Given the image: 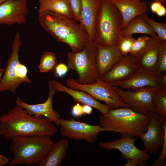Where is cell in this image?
Returning <instances> with one entry per match:
<instances>
[{
  "label": "cell",
  "mask_w": 166,
  "mask_h": 166,
  "mask_svg": "<svg viewBox=\"0 0 166 166\" xmlns=\"http://www.w3.org/2000/svg\"><path fill=\"white\" fill-rule=\"evenodd\" d=\"M95 62L100 78L108 72L123 56L117 45L104 46L96 45Z\"/></svg>",
  "instance_id": "obj_17"
},
{
  "label": "cell",
  "mask_w": 166,
  "mask_h": 166,
  "mask_svg": "<svg viewBox=\"0 0 166 166\" xmlns=\"http://www.w3.org/2000/svg\"><path fill=\"white\" fill-rule=\"evenodd\" d=\"M149 121L147 115L136 113L129 108L110 109L99 118V125L111 132L124 133L139 137L146 130Z\"/></svg>",
  "instance_id": "obj_4"
},
{
  "label": "cell",
  "mask_w": 166,
  "mask_h": 166,
  "mask_svg": "<svg viewBox=\"0 0 166 166\" xmlns=\"http://www.w3.org/2000/svg\"><path fill=\"white\" fill-rule=\"evenodd\" d=\"M69 1L73 19L79 22L82 7L81 0H69Z\"/></svg>",
  "instance_id": "obj_33"
},
{
  "label": "cell",
  "mask_w": 166,
  "mask_h": 166,
  "mask_svg": "<svg viewBox=\"0 0 166 166\" xmlns=\"http://www.w3.org/2000/svg\"><path fill=\"white\" fill-rule=\"evenodd\" d=\"M49 94L46 101L44 103L34 105L24 102L19 97L15 101L16 105L26 110L30 115L37 117L44 116L52 121L57 126H59L61 118L59 113L53 109L52 101L54 95L56 92L51 83L48 82Z\"/></svg>",
  "instance_id": "obj_15"
},
{
  "label": "cell",
  "mask_w": 166,
  "mask_h": 166,
  "mask_svg": "<svg viewBox=\"0 0 166 166\" xmlns=\"http://www.w3.org/2000/svg\"><path fill=\"white\" fill-rule=\"evenodd\" d=\"M113 86L128 107L134 112L144 115H147L149 112H154L153 96L159 86L146 87L132 91L124 90Z\"/></svg>",
  "instance_id": "obj_9"
},
{
  "label": "cell",
  "mask_w": 166,
  "mask_h": 166,
  "mask_svg": "<svg viewBox=\"0 0 166 166\" xmlns=\"http://www.w3.org/2000/svg\"><path fill=\"white\" fill-rule=\"evenodd\" d=\"M22 45L20 34L18 32L13 42L11 53L0 81V93L9 90L15 94L17 88L19 85L17 80L16 73L19 61L18 52Z\"/></svg>",
  "instance_id": "obj_13"
},
{
  "label": "cell",
  "mask_w": 166,
  "mask_h": 166,
  "mask_svg": "<svg viewBox=\"0 0 166 166\" xmlns=\"http://www.w3.org/2000/svg\"><path fill=\"white\" fill-rule=\"evenodd\" d=\"M155 70L160 75L166 73V41L160 49Z\"/></svg>",
  "instance_id": "obj_29"
},
{
  "label": "cell",
  "mask_w": 166,
  "mask_h": 166,
  "mask_svg": "<svg viewBox=\"0 0 166 166\" xmlns=\"http://www.w3.org/2000/svg\"><path fill=\"white\" fill-rule=\"evenodd\" d=\"M28 0H6L0 4V25L27 23Z\"/></svg>",
  "instance_id": "obj_14"
},
{
  "label": "cell",
  "mask_w": 166,
  "mask_h": 166,
  "mask_svg": "<svg viewBox=\"0 0 166 166\" xmlns=\"http://www.w3.org/2000/svg\"><path fill=\"white\" fill-rule=\"evenodd\" d=\"M97 46L94 42L89 41L81 51L67 53V62L69 69L76 72L78 78L75 81L81 84H89L100 79L96 64Z\"/></svg>",
  "instance_id": "obj_6"
},
{
  "label": "cell",
  "mask_w": 166,
  "mask_h": 166,
  "mask_svg": "<svg viewBox=\"0 0 166 166\" xmlns=\"http://www.w3.org/2000/svg\"><path fill=\"white\" fill-rule=\"evenodd\" d=\"M164 135L162 151L160 156L157 160H154L151 166H161L164 164L166 159V120L163 124Z\"/></svg>",
  "instance_id": "obj_32"
},
{
  "label": "cell",
  "mask_w": 166,
  "mask_h": 166,
  "mask_svg": "<svg viewBox=\"0 0 166 166\" xmlns=\"http://www.w3.org/2000/svg\"><path fill=\"white\" fill-rule=\"evenodd\" d=\"M66 84L70 88L85 91L96 100L104 102L111 109L128 108L115 91L113 86L101 79L93 83L81 84L76 82L74 78H69L66 80Z\"/></svg>",
  "instance_id": "obj_7"
},
{
  "label": "cell",
  "mask_w": 166,
  "mask_h": 166,
  "mask_svg": "<svg viewBox=\"0 0 166 166\" xmlns=\"http://www.w3.org/2000/svg\"><path fill=\"white\" fill-rule=\"evenodd\" d=\"M60 133L61 136L75 140H84L93 143L97 139L99 133L104 131L111 132V129L100 125H90L76 121L61 118L60 122Z\"/></svg>",
  "instance_id": "obj_10"
},
{
  "label": "cell",
  "mask_w": 166,
  "mask_h": 166,
  "mask_svg": "<svg viewBox=\"0 0 166 166\" xmlns=\"http://www.w3.org/2000/svg\"><path fill=\"white\" fill-rule=\"evenodd\" d=\"M140 67L136 57L129 53L123 56L122 59L100 79L106 83L112 85L130 79Z\"/></svg>",
  "instance_id": "obj_12"
},
{
  "label": "cell",
  "mask_w": 166,
  "mask_h": 166,
  "mask_svg": "<svg viewBox=\"0 0 166 166\" xmlns=\"http://www.w3.org/2000/svg\"><path fill=\"white\" fill-rule=\"evenodd\" d=\"M38 14L48 10L73 19L69 0H38Z\"/></svg>",
  "instance_id": "obj_23"
},
{
  "label": "cell",
  "mask_w": 166,
  "mask_h": 166,
  "mask_svg": "<svg viewBox=\"0 0 166 166\" xmlns=\"http://www.w3.org/2000/svg\"><path fill=\"white\" fill-rule=\"evenodd\" d=\"M57 62L56 54L51 52H45L40 60L38 67L41 73L53 71Z\"/></svg>",
  "instance_id": "obj_26"
},
{
  "label": "cell",
  "mask_w": 166,
  "mask_h": 166,
  "mask_svg": "<svg viewBox=\"0 0 166 166\" xmlns=\"http://www.w3.org/2000/svg\"><path fill=\"white\" fill-rule=\"evenodd\" d=\"M66 138L54 143L38 166H59L66 158L69 148Z\"/></svg>",
  "instance_id": "obj_21"
},
{
  "label": "cell",
  "mask_w": 166,
  "mask_h": 166,
  "mask_svg": "<svg viewBox=\"0 0 166 166\" xmlns=\"http://www.w3.org/2000/svg\"></svg>",
  "instance_id": "obj_44"
},
{
  "label": "cell",
  "mask_w": 166,
  "mask_h": 166,
  "mask_svg": "<svg viewBox=\"0 0 166 166\" xmlns=\"http://www.w3.org/2000/svg\"><path fill=\"white\" fill-rule=\"evenodd\" d=\"M132 35L123 37L122 36L118 42L117 45L123 56L130 53L133 43L135 39Z\"/></svg>",
  "instance_id": "obj_30"
},
{
  "label": "cell",
  "mask_w": 166,
  "mask_h": 166,
  "mask_svg": "<svg viewBox=\"0 0 166 166\" xmlns=\"http://www.w3.org/2000/svg\"><path fill=\"white\" fill-rule=\"evenodd\" d=\"M51 81L56 92L65 93L71 96L73 99L78 103L89 105L99 110L103 114H106L111 109L107 104L101 103L85 91L72 89L54 80Z\"/></svg>",
  "instance_id": "obj_19"
},
{
  "label": "cell",
  "mask_w": 166,
  "mask_h": 166,
  "mask_svg": "<svg viewBox=\"0 0 166 166\" xmlns=\"http://www.w3.org/2000/svg\"><path fill=\"white\" fill-rule=\"evenodd\" d=\"M11 140L10 148L14 156L9 166L38 165L54 143L50 137L39 136H17Z\"/></svg>",
  "instance_id": "obj_3"
},
{
  "label": "cell",
  "mask_w": 166,
  "mask_h": 166,
  "mask_svg": "<svg viewBox=\"0 0 166 166\" xmlns=\"http://www.w3.org/2000/svg\"><path fill=\"white\" fill-rule=\"evenodd\" d=\"M150 8L152 11L159 16L166 15V9L161 2L157 1L152 2L150 4Z\"/></svg>",
  "instance_id": "obj_34"
},
{
  "label": "cell",
  "mask_w": 166,
  "mask_h": 166,
  "mask_svg": "<svg viewBox=\"0 0 166 166\" xmlns=\"http://www.w3.org/2000/svg\"><path fill=\"white\" fill-rule=\"evenodd\" d=\"M162 40L166 41V23L156 22L149 18L147 14L141 16Z\"/></svg>",
  "instance_id": "obj_28"
},
{
  "label": "cell",
  "mask_w": 166,
  "mask_h": 166,
  "mask_svg": "<svg viewBox=\"0 0 166 166\" xmlns=\"http://www.w3.org/2000/svg\"><path fill=\"white\" fill-rule=\"evenodd\" d=\"M154 113L158 116L166 118V89L158 90L152 98Z\"/></svg>",
  "instance_id": "obj_25"
},
{
  "label": "cell",
  "mask_w": 166,
  "mask_h": 166,
  "mask_svg": "<svg viewBox=\"0 0 166 166\" xmlns=\"http://www.w3.org/2000/svg\"><path fill=\"white\" fill-rule=\"evenodd\" d=\"M82 110L84 114H90L92 112L93 109L92 107L89 105H83L82 106Z\"/></svg>",
  "instance_id": "obj_38"
},
{
  "label": "cell",
  "mask_w": 166,
  "mask_h": 166,
  "mask_svg": "<svg viewBox=\"0 0 166 166\" xmlns=\"http://www.w3.org/2000/svg\"><path fill=\"white\" fill-rule=\"evenodd\" d=\"M82 10L79 23L86 32L91 42H94L95 30L101 0H81Z\"/></svg>",
  "instance_id": "obj_18"
},
{
  "label": "cell",
  "mask_w": 166,
  "mask_h": 166,
  "mask_svg": "<svg viewBox=\"0 0 166 166\" xmlns=\"http://www.w3.org/2000/svg\"><path fill=\"white\" fill-rule=\"evenodd\" d=\"M134 34H146L153 37L156 33L141 16L132 19L124 28L122 29L121 36L125 37Z\"/></svg>",
  "instance_id": "obj_24"
},
{
  "label": "cell",
  "mask_w": 166,
  "mask_h": 166,
  "mask_svg": "<svg viewBox=\"0 0 166 166\" xmlns=\"http://www.w3.org/2000/svg\"><path fill=\"white\" fill-rule=\"evenodd\" d=\"M9 161V159L8 158L2 155H0V166L5 165Z\"/></svg>",
  "instance_id": "obj_39"
},
{
  "label": "cell",
  "mask_w": 166,
  "mask_h": 166,
  "mask_svg": "<svg viewBox=\"0 0 166 166\" xmlns=\"http://www.w3.org/2000/svg\"><path fill=\"white\" fill-rule=\"evenodd\" d=\"M122 19L120 11L109 0H101L94 42L104 46L117 45L121 36Z\"/></svg>",
  "instance_id": "obj_5"
},
{
  "label": "cell",
  "mask_w": 166,
  "mask_h": 166,
  "mask_svg": "<svg viewBox=\"0 0 166 166\" xmlns=\"http://www.w3.org/2000/svg\"><path fill=\"white\" fill-rule=\"evenodd\" d=\"M159 89L164 90L166 89V73L160 75L159 78Z\"/></svg>",
  "instance_id": "obj_37"
},
{
  "label": "cell",
  "mask_w": 166,
  "mask_h": 166,
  "mask_svg": "<svg viewBox=\"0 0 166 166\" xmlns=\"http://www.w3.org/2000/svg\"><path fill=\"white\" fill-rule=\"evenodd\" d=\"M5 69L2 68H0V81L3 75Z\"/></svg>",
  "instance_id": "obj_41"
},
{
  "label": "cell",
  "mask_w": 166,
  "mask_h": 166,
  "mask_svg": "<svg viewBox=\"0 0 166 166\" xmlns=\"http://www.w3.org/2000/svg\"><path fill=\"white\" fill-rule=\"evenodd\" d=\"M28 70L26 67L19 62L17 69L16 76L19 85L22 83L26 82L31 84V80L27 76Z\"/></svg>",
  "instance_id": "obj_31"
},
{
  "label": "cell",
  "mask_w": 166,
  "mask_h": 166,
  "mask_svg": "<svg viewBox=\"0 0 166 166\" xmlns=\"http://www.w3.org/2000/svg\"><path fill=\"white\" fill-rule=\"evenodd\" d=\"M57 132L54 124L46 117L30 115L16 105L0 117V135L8 140L19 136L51 137Z\"/></svg>",
  "instance_id": "obj_1"
},
{
  "label": "cell",
  "mask_w": 166,
  "mask_h": 166,
  "mask_svg": "<svg viewBox=\"0 0 166 166\" xmlns=\"http://www.w3.org/2000/svg\"><path fill=\"white\" fill-rule=\"evenodd\" d=\"M151 0L152 2L153 1H157L161 2L162 3H164L166 1V0Z\"/></svg>",
  "instance_id": "obj_42"
},
{
  "label": "cell",
  "mask_w": 166,
  "mask_h": 166,
  "mask_svg": "<svg viewBox=\"0 0 166 166\" xmlns=\"http://www.w3.org/2000/svg\"><path fill=\"white\" fill-rule=\"evenodd\" d=\"M6 0H0V4L2 3V2H3L4 1H6Z\"/></svg>",
  "instance_id": "obj_43"
},
{
  "label": "cell",
  "mask_w": 166,
  "mask_h": 166,
  "mask_svg": "<svg viewBox=\"0 0 166 166\" xmlns=\"http://www.w3.org/2000/svg\"><path fill=\"white\" fill-rule=\"evenodd\" d=\"M38 16L42 27L57 41L68 45L73 52L81 51L90 41L82 26L73 19L48 10Z\"/></svg>",
  "instance_id": "obj_2"
},
{
  "label": "cell",
  "mask_w": 166,
  "mask_h": 166,
  "mask_svg": "<svg viewBox=\"0 0 166 166\" xmlns=\"http://www.w3.org/2000/svg\"><path fill=\"white\" fill-rule=\"evenodd\" d=\"M117 8L122 19V29L134 18L146 14L148 7L146 2L141 0H109Z\"/></svg>",
  "instance_id": "obj_20"
},
{
  "label": "cell",
  "mask_w": 166,
  "mask_h": 166,
  "mask_svg": "<svg viewBox=\"0 0 166 166\" xmlns=\"http://www.w3.org/2000/svg\"><path fill=\"white\" fill-rule=\"evenodd\" d=\"M147 115L149 121L146 131L139 137L143 143L144 149L149 154L153 155L162 148L164 135L163 124L166 118L153 112H149Z\"/></svg>",
  "instance_id": "obj_11"
},
{
  "label": "cell",
  "mask_w": 166,
  "mask_h": 166,
  "mask_svg": "<svg viewBox=\"0 0 166 166\" xmlns=\"http://www.w3.org/2000/svg\"><path fill=\"white\" fill-rule=\"evenodd\" d=\"M152 38V37L144 35L135 39L129 53L137 57L149 46Z\"/></svg>",
  "instance_id": "obj_27"
},
{
  "label": "cell",
  "mask_w": 166,
  "mask_h": 166,
  "mask_svg": "<svg viewBox=\"0 0 166 166\" xmlns=\"http://www.w3.org/2000/svg\"><path fill=\"white\" fill-rule=\"evenodd\" d=\"M69 68L65 64H57L53 71L54 76L57 77H62L64 76L68 71Z\"/></svg>",
  "instance_id": "obj_35"
},
{
  "label": "cell",
  "mask_w": 166,
  "mask_h": 166,
  "mask_svg": "<svg viewBox=\"0 0 166 166\" xmlns=\"http://www.w3.org/2000/svg\"><path fill=\"white\" fill-rule=\"evenodd\" d=\"M120 138L111 142H100L99 147L107 150H119L122 156L127 160L136 162L139 166H146L151 160V156L144 149L141 150L135 146L134 142L138 137L124 133H120Z\"/></svg>",
  "instance_id": "obj_8"
},
{
  "label": "cell",
  "mask_w": 166,
  "mask_h": 166,
  "mask_svg": "<svg viewBox=\"0 0 166 166\" xmlns=\"http://www.w3.org/2000/svg\"><path fill=\"white\" fill-rule=\"evenodd\" d=\"M160 75L155 69L140 67L130 79L111 85L122 89L132 91L146 87L159 86Z\"/></svg>",
  "instance_id": "obj_16"
},
{
  "label": "cell",
  "mask_w": 166,
  "mask_h": 166,
  "mask_svg": "<svg viewBox=\"0 0 166 166\" xmlns=\"http://www.w3.org/2000/svg\"><path fill=\"white\" fill-rule=\"evenodd\" d=\"M127 163L125 166H136L138 165L137 163L135 161L131 160H127Z\"/></svg>",
  "instance_id": "obj_40"
},
{
  "label": "cell",
  "mask_w": 166,
  "mask_h": 166,
  "mask_svg": "<svg viewBox=\"0 0 166 166\" xmlns=\"http://www.w3.org/2000/svg\"><path fill=\"white\" fill-rule=\"evenodd\" d=\"M166 41L161 40L158 35L152 37L149 46L136 57L140 67L155 69L160 48Z\"/></svg>",
  "instance_id": "obj_22"
},
{
  "label": "cell",
  "mask_w": 166,
  "mask_h": 166,
  "mask_svg": "<svg viewBox=\"0 0 166 166\" xmlns=\"http://www.w3.org/2000/svg\"><path fill=\"white\" fill-rule=\"evenodd\" d=\"M71 113L74 117H78L84 114L82 110V106L79 103H77L74 105L71 109Z\"/></svg>",
  "instance_id": "obj_36"
}]
</instances>
